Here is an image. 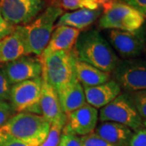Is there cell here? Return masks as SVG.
<instances>
[{
	"label": "cell",
	"mask_w": 146,
	"mask_h": 146,
	"mask_svg": "<svg viewBox=\"0 0 146 146\" xmlns=\"http://www.w3.org/2000/svg\"><path fill=\"white\" fill-rule=\"evenodd\" d=\"M64 126L51 124L46 140L39 146H58Z\"/></svg>",
	"instance_id": "7402d4cb"
},
{
	"label": "cell",
	"mask_w": 146,
	"mask_h": 146,
	"mask_svg": "<svg viewBox=\"0 0 146 146\" xmlns=\"http://www.w3.org/2000/svg\"><path fill=\"white\" fill-rule=\"evenodd\" d=\"M84 92L88 104L96 109H102L121 94V88L115 80H110L100 85L84 87Z\"/></svg>",
	"instance_id": "9a60e30c"
},
{
	"label": "cell",
	"mask_w": 146,
	"mask_h": 146,
	"mask_svg": "<svg viewBox=\"0 0 146 146\" xmlns=\"http://www.w3.org/2000/svg\"><path fill=\"white\" fill-rule=\"evenodd\" d=\"M50 123L42 115L32 113H17L4 125L0 131L29 146H39L46 140Z\"/></svg>",
	"instance_id": "7a4b0ae2"
},
{
	"label": "cell",
	"mask_w": 146,
	"mask_h": 146,
	"mask_svg": "<svg viewBox=\"0 0 146 146\" xmlns=\"http://www.w3.org/2000/svg\"><path fill=\"white\" fill-rule=\"evenodd\" d=\"M89 1H90V2H93V3H95L98 4V5H100V3H101V2H102V0H89Z\"/></svg>",
	"instance_id": "d6a6232c"
},
{
	"label": "cell",
	"mask_w": 146,
	"mask_h": 146,
	"mask_svg": "<svg viewBox=\"0 0 146 146\" xmlns=\"http://www.w3.org/2000/svg\"><path fill=\"white\" fill-rule=\"evenodd\" d=\"M45 5V0H0V12L11 25L23 26L33 21Z\"/></svg>",
	"instance_id": "9c48e42d"
},
{
	"label": "cell",
	"mask_w": 146,
	"mask_h": 146,
	"mask_svg": "<svg viewBox=\"0 0 146 146\" xmlns=\"http://www.w3.org/2000/svg\"><path fill=\"white\" fill-rule=\"evenodd\" d=\"M99 119L98 109L88 103L67 115L65 127L76 136H84L94 132Z\"/></svg>",
	"instance_id": "7c38bea8"
},
{
	"label": "cell",
	"mask_w": 146,
	"mask_h": 146,
	"mask_svg": "<svg viewBox=\"0 0 146 146\" xmlns=\"http://www.w3.org/2000/svg\"><path fill=\"white\" fill-rule=\"evenodd\" d=\"M102 13V7L96 10L89 9H78L71 12H66L58 18L56 24L58 26H68L78 29L84 30L99 18Z\"/></svg>",
	"instance_id": "ac0fdd59"
},
{
	"label": "cell",
	"mask_w": 146,
	"mask_h": 146,
	"mask_svg": "<svg viewBox=\"0 0 146 146\" xmlns=\"http://www.w3.org/2000/svg\"><path fill=\"white\" fill-rule=\"evenodd\" d=\"M0 146H29L0 131Z\"/></svg>",
	"instance_id": "f546056e"
},
{
	"label": "cell",
	"mask_w": 146,
	"mask_h": 146,
	"mask_svg": "<svg viewBox=\"0 0 146 146\" xmlns=\"http://www.w3.org/2000/svg\"><path fill=\"white\" fill-rule=\"evenodd\" d=\"M11 85L4 73L0 69V101H7L10 98Z\"/></svg>",
	"instance_id": "4316f807"
},
{
	"label": "cell",
	"mask_w": 146,
	"mask_h": 146,
	"mask_svg": "<svg viewBox=\"0 0 146 146\" xmlns=\"http://www.w3.org/2000/svg\"><path fill=\"white\" fill-rule=\"evenodd\" d=\"M136 110L142 119L146 120V89L131 93Z\"/></svg>",
	"instance_id": "603a6c76"
},
{
	"label": "cell",
	"mask_w": 146,
	"mask_h": 146,
	"mask_svg": "<svg viewBox=\"0 0 146 146\" xmlns=\"http://www.w3.org/2000/svg\"><path fill=\"white\" fill-rule=\"evenodd\" d=\"M58 146H82L80 137L75 135L64 126Z\"/></svg>",
	"instance_id": "cb8c5ba5"
},
{
	"label": "cell",
	"mask_w": 146,
	"mask_h": 146,
	"mask_svg": "<svg viewBox=\"0 0 146 146\" xmlns=\"http://www.w3.org/2000/svg\"><path fill=\"white\" fill-rule=\"evenodd\" d=\"M129 146H146V127H141L133 132Z\"/></svg>",
	"instance_id": "83f0119b"
},
{
	"label": "cell",
	"mask_w": 146,
	"mask_h": 146,
	"mask_svg": "<svg viewBox=\"0 0 146 146\" xmlns=\"http://www.w3.org/2000/svg\"><path fill=\"white\" fill-rule=\"evenodd\" d=\"M102 13L98 25L102 29L135 31L143 26L145 17L130 6L117 0H102Z\"/></svg>",
	"instance_id": "5b68a950"
},
{
	"label": "cell",
	"mask_w": 146,
	"mask_h": 146,
	"mask_svg": "<svg viewBox=\"0 0 146 146\" xmlns=\"http://www.w3.org/2000/svg\"><path fill=\"white\" fill-rule=\"evenodd\" d=\"M114 80L121 89L134 93L146 89V60L129 58L120 61L114 70Z\"/></svg>",
	"instance_id": "ba28073f"
},
{
	"label": "cell",
	"mask_w": 146,
	"mask_h": 146,
	"mask_svg": "<svg viewBox=\"0 0 146 146\" xmlns=\"http://www.w3.org/2000/svg\"><path fill=\"white\" fill-rule=\"evenodd\" d=\"M14 29H15V27L11 25L9 23H7L3 19V17L0 12V40L11 33Z\"/></svg>",
	"instance_id": "4dcf8cb0"
},
{
	"label": "cell",
	"mask_w": 146,
	"mask_h": 146,
	"mask_svg": "<svg viewBox=\"0 0 146 146\" xmlns=\"http://www.w3.org/2000/svg\"><path fill=\"white\" fill-rule=\"evenodd\" d=\"M61 8L68 11H76L78 9L96 10L99 8L98 4L90 2L89 0H60Z\"/></svg>",
	"instance_id": "44dd1931"
},
{
	"label": "cell",
	"mask_w": 146,
	"mask_h": 146,
	"mask_svg": "<svg viewBox=\"0 0 146 146\" xmlns=\"http://www.w3.org/2000/svg\"><path fill=\"white\" fill-rule=\"evenodd\" d=\"M42 115L51 124L65 126L67 115L63 112L57 92L43 80L40 98Z\"/></svg>",
	"instance_id": "4fadbf2b"
},
{
	"label": "cell",
	"mask_w": 146,
	"mask_h": 146,
	"mask_svg": "<svg viewBox=\"0 0 146 146\" xmlns=\"http://www.w3.org/2000/svg\"><path fill=\"white\" fill-rule=\"evenodd\" d=\"M99 120L114 122L127 126L132 131L143 127V120L136 110L129 93L120 94L109 104L102 107L99 112Z\"/></svg>",
	"instance_id": "8992f818"
},
{
	"label": "cell",
	"mask_w": 146,
	"mask_h": 146,
	"mask_svg": "<svg viewBox=\"0 0 146 146\" xmlns=\"http://www.w3.org/2000/svg\"><path fill=\"white\" fill-rule=\"evenodd\" d=\"M29 54L22 26L0 40V63L5 64Z\"/></svg>",
	"instance_id": "5bb4252c"
},
{
	"label": "cell",
	"mask_w": 146,
	"mask_h": 146,
	"mask_svg": "<svg viewBox=\"0 0 146 146\" xmlns=\"http://www.w3.org/2000/svg\"><path fill=\"white\" fill-rule=\"evenodd\" d=\"M143 125L145 126V127H146V120H145V121L143 122Z\"/></svg>",
	"instance_id": "836d02e7"
},
{
	"label": "cell",
	"mask_w": 146,
	"mask_h": 146,
	"mask_svg": "<svg viewBox=\"0 0 146 146\" xmlns=\"http://www.w3.org/2000/svg\"><path fill=\"white\" fill-rule=\"evenodd\" d=\"M57 94L63 112L66 115L71 114L87 103L84 87L76 78L74 79L71 83Z\"/></svg>",
	"instance_id": "d6986e66"
},
{
	"label": "cell",
	"mask_w": 146,
	"mask_h": 146,
	"mask_svg": "<svg viewBox=\"0 0 146 146\" xmlns=\"http://www.w3.org/2000/svg\"><path fill=\"white\" fill-rule=\"evenodd\" d=\"M11 85L42 76L40 58L24 56L3 64L1 69Z\"/></svg>",
	"instance_id": "8fae6325"
},
{
	"label": "cell",
	"mask_w": 146,
	"mask_h": 146,
	"mask_svg": "<svg viewBox=\"0 0 146 146\" xmlns=\"http://www.w3.org/2000/svg\"><path fill=\"white\" fill-rule=\"evenodd\" d=\"M15 110L10 103L6 101H0V127L5 124L14 115Z\"/></svg>",
	"instance_id": "484cf974"
},
{
	"label": "cell",
	"mask_w": 146,
	"mask_h": 146,
	"mask_svg": "<svg viewBox=\"0 0 146 146\" xmlns=\"http://www.w3.org/2000/svg\"><path fill=\"white\" fill-rule=\"evenodd\" d=\"M80 140L82 146H115L104 141L101 137L97 136L94 132H92L86 136H81Z\"/></svg>",
	"instance_id": "d4e9b609"
},
{
	"label": "cell",
	"mask_w": 146,
	"mask_h": 146,
	"mask_svg": "<svg viewBox=\"0 0 146 146\" xmlns=\"http://www.w3.org/2000/svg\"><path fill=\"white\" fill-rule=\"evenodd\" d=\"M76 58L105 72H114L120 62L107 40L96 29L80 33L74 46Z\"/></svg>",
	"instance_id": "6da1fadb"
},
{
	"label": "cell",
	"mask_w": 146,
	"mask_h": 146,
	"mask_svg": "<svg viewBox=\"0 0 146 146\" xmlns=\"http://www.w3.org/2000/svg\"><path fill=\"white\" fill-rule=\"evenodd\" d=\"M117 1L130 6L132 8L141 12L145 17H146V0H117Z\"/></svg>",
	"instance_id": "f1b7e54d"
},
{
	"label": "cell",
	"mask_w": 146,
	"mask_h": 146,
	"mask_svg": "<svg viewBox=\"0 0 146 146\" xmlns=\"http://www.w3.org/2000/svg\"><path fill=\"white\" fill-rule=\"evenodd\" d=\"M63 13L61 7L49 5L33 21L22 26L29 54L42 55L50 39L54 24Z\"/></svg>",
	"instance_id": "277c9868"
},
{
	"label": "cell",
	"mask_w": 146,
	"mask_h": 146,
	"mask_svg": "<svg viewBox=\"0 0 146 146\" xmlns=\"http://www.w3.org/2000/svg\"><path fill=\"white\" fill-rule=\"evenodd\" d=\"M45 1L49 2L50 6H55V7H61V6H60V0H45Z\"/></svg>",
	"instance_id": "1f68e13d"
},
{
	"label": "cell",
	"mask_w": 146,
	"mask_h": 146,
	"mask_svg": "<svg viewBox=\"0 0 146 146\" xmlns=\"http://www.w3.org/2000/svg\"><path fill=\"white\" fill-rule=\"evenodd\" d=\"M74 49L71 51H56L40 56L42 78L57 93L76 79Z\"/></svg>",
	"instance_id": "3957f363"
},
{
	"label": "cell",
	"mask_w": 146,
	"mask_h": 146,
	"mask_svg": "<svg viewBox=\"0 0 146 146\" xmlns=\"http://www.w3.org/2000/svg\"><path fill=\"white\" fill-rule=\"evenodd\" d=\"M80 33V30L71 27H56V29L53 31L50 39L42 55L56 51L72 50Z\"/></svg>",
	"instance_id": "2e32d148"
},
{
	"label": "cell",
	"mask_w": 146,
	"mask_h": 146,
	"mask_svg": "<svg viewBox=\"0 0 146 146\" xmlns=\"http://www.w3.org/2000/svg\"><path fill=\"white\" fill-rule=\"evenodd\" d=\"M76 77L83 87H93L106 83L110 80V74L105 72L88 63L76 58L75 64Z\"/></svg>",
	"instance_id": "ffe728a7"
},
{
	"label": "cell",
	"mask_w": 146,
	"mask_h": 146,
	"mask_svg": "<svg viewBox=\"0 0 146 146\" xmlns=\"http://www.w3.org/2000/svg\"><path fill=\"white\" fill-rule=\"evenodd\" d=\"M94 132L115 146H129V141L133 134L128 127L114 122H102Z\"/></svg>",
	"instance_id": "e0dca14e"
},
{
	"label": "cell",
	"mask_w": 146,
	"mask_h": 146,
	"mask_svg": "<svg viewBox=\"0 0 146 146\" xmlns=\"http://www.w3.org/2000/svg\"><path fill=\"white\" fill-rule=\"evenodd\" d=\"M43 80L42 76L11 85L10 104L15 112L41 115L40 98Z\"/></svg>",
	"instance_id": "52a82bcc"
},
{
	"label": "cell",
	"mask_w": 146,
	"mask_h": 146,
	"mask_svg": "<svg viewBox=\"0 0 146 146\" xmlns=\"http://www.w3.org/2000/svg\"><path fill=\"white\" fill-rule=\"evenodd\" d=\"M108 39L112 48L126 59L137 58L145 49V32L143 28L135 31L110 29Z\"/></svg>",
	"instance_id": "30bf717a"
}]
</instances>
